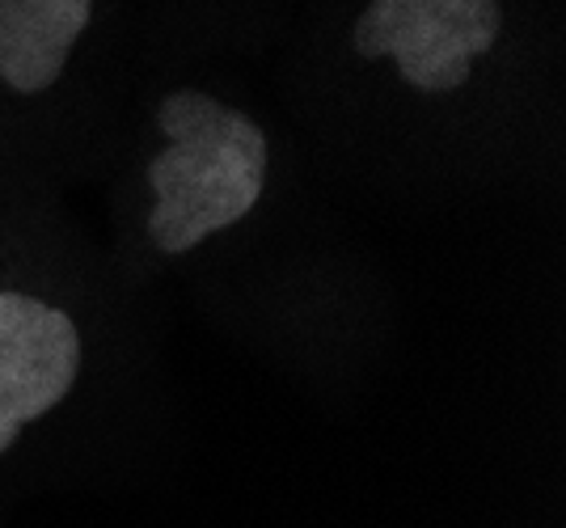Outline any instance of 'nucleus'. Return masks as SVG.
Masks as SVG:
<instances>
[{
  "instance_id": "3",
  "label": "nucleus",
  "mask_w": 566,
  "mask_h": 528,
  "mask_svg": "<svg viewBox=\"0 0 566 528\" xmlns=\"http://www.w3.org/2000/svg\"><path fill=\"white\" fill-rule=\"evenodd\" d=\"M203 208V194L190 191V187H178L174 194H166V199H157L153 203V217H148V233H153V241H166L178 224L187 217H195Z\"/></svg>"
},
{
  "instance_id": "2",
  "label": "nucleus",
  "mask_w": 566,
  "mask_h": 528,
  "mask_svg": "<svg viewBox=\"0 0 566 528\" xmlns=\"http://www.w3.org/2000/svg\"><path fill=\"white\" fill-rule=\"evenodd\" d=\"M220 131H224V140L245 157V166L250 173H259L266 178V161H271V148H266V136H262V127L254 119H245V115H237V110H224L220 115Z\"/></svg>"
},
{
  "instance_id": "4",
  "label": "nucleus",
  "mask_w": 566,
  "mask_h": 528,
  "mask_svg": "<svg viewBox=\"0 0 566 528\" xmlns=\"http://www.w3.org/2000/svg\"><path fill=\"white\" fill-rule=\"evenodd\" d=\"M148 182H153V194H157V199H166V194L178 191V182H174V173H169V166L161 157L148 161Z\"/></svg>"
},
{
  "instance_id": "1",
  "label": "nucleus",
  "mask_w": 566,
  "mask_h": 528,
  "mask_svg": "<svg viewBox=\"0 0 566 528\" xmlns=\"http://www.w3.org/2000/svg\"><path fill=\"white\" fill-rule=\"evenodd\" d=\"M64 51H51L39 43V34L30 30L25 39H18L13 47L4 51V60H0V81L9 85V89H18V94H43L51 89L60 73H64Z\"/></svg>"
}]
</instances>
